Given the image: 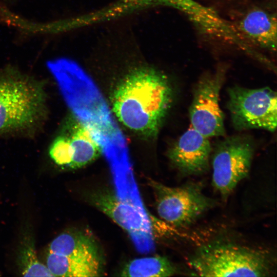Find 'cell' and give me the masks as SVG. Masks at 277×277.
<instances>
[{"label": "cell", "mask_w": 277, "mask_h": 277, "mask_svg": "<svg viewBox=\"0 0 277 277\" xmlns=\"http://www.w3.org/2000/svg\"><path fill=\"white\" fill-rule=\"evenodd\" d=\"M49 155L56 164L68 166L72 157L70 137L63 135L56 137L50 146Z\"/></svg>", "instance_id": "cell-16"}, {"label": "cell", "mask_w": 277, "mask_h": 277, "mask_svg": "<svg viewBox=\"0 0 277 277\" xmlns=\"http://www.w3.org/2000/svg\"><path fill=\"white\" fill-rule=\"evenodd\" d=\"M19 261L24 276H54L47 266L39 261L33 243L30 240L26 241L22 247Z\"/></svg>", "instance_id": "cell-15"}, {"label": "cell", "mask_w": 277, "mask_h": 277, "mask_svg": "<svg viewBox=\"0 0 277 277\" xmlns=\"http://www.w3.org/2000/svg\"><path fill=\"white\" fill-rule=\"evenodd\" d=\"M254 145L244 135L227 136L219 142L212 160V183L223 197H227L248 174Z\"/></svg>", "instance_id": "cell-6"}, {"label": "cell", "mask_w": 277, "mask_h": 277, "mask_svg": "<svg viewBox=\"0 0 277 277\" xmlns=\"http://www.w3.org/2000/svg\"><path fill=\"white\" fill-rule=\"evenodd\" d=\"M46 266L54 276L86 277L99 276L101 262L90 261L48 252Z\"/></svg>", "instance_id": "cell-13"}, {"label": "cell", "mask_w": 277, "mask_h": 277, "mask_svg": "<svg viewBox=\"0 0 277 277\" xmlns=\"http://www.w3.org/2000/svg\"><path fill=\"white\" fill-rule=\"evenodd\" d=\"M173 91L167 77L154 69L128 74L115 90L113 111L127 128L147 136L157 134L172 104Z\"/></svg>", "instance_id": "cell-1"}, {"label": "cell", "mask_w": 277, "mask_h": 277, "mask_svg": "<svg viewBox=\"0 0 277 277\" xmlns=\"http://www.w3.org/2000/svg\"><path fill=\"white\" fill-rule=\"evenodd\" d=\"M39 84L14 67L0 68V134L25 131L42 121L46 100Z\"/></svg>", "instance_id": "cell-2"}, {"label": "cell", "mask_w": 277, "mask_h": 277, "mask_svg": "<svg viewBox=\"0 0 277 277\" xmlns=\"http://www.w3.org/2000/svg\"><path fill=\"white\" fill-rule=\"evenodd\" d=\"M149 184L154 192L159 216L173 227L190 225L214 204L195 183L174 187L154 181H150Z\"/></svg>", "instance_id": "cell-5"}, {"label": "cell", "mask_w": 277, "mask_h": 277, "mask_svg": "<svg viewBox=\"0 0 277 277\" xmlns=\"http://www.w3.org/2000/svg\"><path fill=\"white\" fill-rule=\"evenodd\" d=\"M242 39L270 51L277 43L275 13L261 6H252L241 12L232 25Z\"/></svg>", "instance_id": "cell-10"}, {"label": "cell", "mask_w": 277, "mask_h": 277, "mask_svg": "<svg viewBox=\"0 0 277 277\" xmlns=\"http://www.w3.org/2000/svg\"><path fill=\"white\" fill-rule=\"evenodd\" d=\"M90 200L137 242L151 240V223L142 207L135 203L110 191L95 192L91 195Z\"/></svg>", "instance_id": "cell-8"}, {"label": "cell", "mask_w": 277, "mask_h": 277, "mask_svg": "<svg viewBox=\"0 0 277 277\" xmlns=\"http://www.w3.org/2000/svg\"><path fill=\"white\" fill-rule=\"evenodd\" d=\"M5 1H14V0H5Z\"/></svg>", "instance_id": "cell-17"}, {"label": "cell", "mask_w": 277, "mask_h": 277, "mask_svg": "<svg viewBox=\"0 0 277 277\" xmlns=\"http://www.w3.org/2000/svg\"><path fill=\"white\" fill-rule=\"evenodd\" d=\"M226 74L224 67L202 76L196 83L189 113L191 126L205 136H224V115L220 93Z\"/></svg>", "instance_id": "cell-7"}, {"label": "cell", "mask_w": 277, "mask_h": 277, "mask_svg": "<svg viewBox=\"0 0 277 277\" xmlns=\"http://www.w3.org/2000/svg\"><path fill=\"white\" fill-rule=\"evenodd\" d=\"M174 266L166 257L156 256L134 259L123 268L122 276H170L176 273Z\"/></svg>", "instance_id": "cell-14"}, {"label": "cell", "mask_w": 277, "mask_h": 277, "mask_svg": "<svg viewBox=\"0 0 277 277\" xmlns=\"http://www.w3.org/2000/svg\"><path fill=\"white\" fill-rule=\"evenodd\" d=\"M70 140L72 157L68 166L71 168L83 167L94 160L101 153V145L98 134L90 125L80 126Z\"/></svg>", "instance_id": "cell-12"}, {"label": "cell", "mask_w": 277, "mask_h": 277, "mask_svg": "<svg viewBox=\"0 0 277 277\" xmlns=\"http://www.w3.org/2000/svg\"><path fill=\"white\" fill-rule=\"evenodd\" d=\"M227 108L234 128L274 132L277 123L276 93L269 87L249 89L239 86L228 90Z\"/></svg>", "instance_id": "cell-4"}, {"label": "cell", "mask_w": 277, "mask_h": 277, "mask_svg": "<svg viewBox=\"0 0 277 277\" xmlns=\"http://www.w3.org/2000/svg\"><path fill=\"white\" fill-rule=\"evenodd\" d=\"M48 252L72 258L101 262L94 241L88 235L77 231L62 233L50 244Z\"/></svg>", "instance_id": "cell-11"}, {"label": "cell", "mask_w": 277, "mask_h": 277, "mask_svg": "<svg viewBox=\"0 0 277 277\" xmlns=\"http://www.w3.org/2000/svg\"><path fill=\"white\" fill-rule=\"evenodd\" d=\"M211 151L208 138L190 126L171 147L168 156L183 173L199 174L208 170Z\"/></svg>", "instance_id": "cell-9"}, {"label": "cell", "mask_w": 277, "mask_h": 277, "mask_svg": "<svg viewBox=\"0 0 277 277\" xmlns=\"http://www.w3.org/2000/svg\"><path fill=\"white\" fill-rule=\"evenodd\" d=\"M189 265L202 276H266L271 271L270 263L264 253L224 243L203 246L191 258Z\"/></svg>", "instance_id": "cell-3"}]
</instances>
